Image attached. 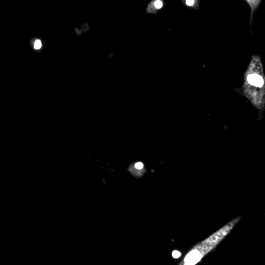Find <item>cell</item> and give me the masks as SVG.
Returning <instances> with one entry per match:
<instances>
[{
	"label": "cell",
	"instance_id": "obj_1",
	"mask_svg": "<svg viewBox=\"0 0 265 265\" xmlns=\"http://www.w3.org/2000/svg\"><path fill=\"white\" fill-rule=\"evenodd\" d=\"M243 77V93L252 106L258 110L259 120H261L265 109V75L259 55H252Z\"/></svg>",
	"mask_w": 265,
	"mask_h": 265
},
{
	"label": "cell",
	"instance_id": "obj_2",
	"mask_svg": "<svg viewBox=\"0 0 265 265\" xmlns=\"http://www.w3.org/2000/svg\"><path fill=\"white\" fill-rule=\"evenodd\" d=\"M164 6V2L162 0H153L149 6H147V13H156L158 9H161Z\"/></svg>",
	"mask_w": 265,
	"mask_h": 265
},
{
	"label": "cell",
	"instance_id": "obj_3",
	"mask_svg": "<svg viewBox=\"0 0 265 265\" xmlns=\"http://www.w3.org/2000/svg\"><path fill=\"white\" fill-rule=\"evenodd\" d=\"M246 2L249 4L250 9H251V13H250V24H252V20H253V17H254V13L257 8L259 6V5L261 4V0H245Z\"/></svg>",
	"mask_w": 265,
	"mask_h": 265
},
{
	"label": "cell",
	"instance_id": "obj_4",
	"mask_svg": "<svg viewBox=\"0 0 265 265\" xmlns=\"http://www.w3.org/2000/svg\"><path fill=\"white\" fill-rule=\"evenodd\" d=\"M199 258V253L198 251L192 252L186 258V263L189 265L194 264L197 262V261Z\"/></svg>",
	"mask_w": 265,
	"mask_h": 265
},
{
	"label": "cell",
	"instance_id": "obj_5",
	"mask_svg": "<svg viewBox=\"0 0 265 265\" xmlns=\"http://www.w3.org/2000/svg\"><path fill=\"white\" fill-rule=\"evenodd\" d=\"M185 4L188 7H192V8H198L199 5V0H184Z\"/></svg>",
	"mask_w": 265,
	"mask_h": 265
},
{
	"label": "cell",
	"instance_id": "obj_6",
	"mask_svg": "<svg viewBox=\"0 0 265 265\" xmlns=\"http://www.w3.org/2000/svg\"><path fill=\"white\" fill-rule=\"evenodd\" d=\"M42 48V43L40 40H36L34 43V49L35 50H40Z\"/></svg>",
	"mask_w": 265,
	"mask_h": 265
},
{
	"label": "cell",
	"instance_id": "obj_7",
	"mask_svg": "<svg viewBox=\"0 0 265 265\" xmlns=\"http://www.w3.org/2000/svg\"><path fill=\"white\" fill-rule=\"evenodd\" d=\"M135 168H136V170H143V164L142 163H136L135 164Z\"/></svg>",
	"mask_w": 265,
	"mask_h": 265
},
{
	"label": "cell",
	"instance_id": "obj_8",
	"mask_svg": "<svg viewBox=\"0 0 265 265\" xmlns=\"http://www.w3.org/2000/svg\"><path fill=\"white\" fill-rule=\"evenodd\" d=\"M172 256L173 257H175V258H178V257H179L181 256V254H180L178 251H174L172 254Z\"/></svg>",
	"mask_w": 265,
	"mask_h": 265
}]
</instances>
